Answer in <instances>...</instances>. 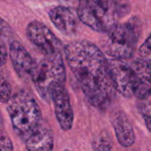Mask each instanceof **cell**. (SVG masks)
Segmentation results:
<instances>
[{
    "mask_svg": "<svg viewBox=\"0 0 151 151\" xmlns=\"http://www.w3.org/2000/svg\"><path fill=\"white\" fill-rule=\"evenodd\" d=\"M65 54L70 69L88 101L98 109H105L115 96L109 61L102 50L88 41L67 44Z\"/></svg>",
    "mask_w": 151,
    "mask_h": 151,
    "instance_id": "obj_1",
    "label": "cell"
},
{
    "mask_svg": "<svg viewBox=\"0 0 151 151\" xmlns=\"http://www.w3.org/2000/svg\"><path fill=\"white\" fill-rule=\"evenodd\" d=\"M127 11L128 6L120 2L84 0L79 2L76 12L86 26L105 34L118 24V19Z\"/></svg>",
    "mask_w": 151,
    "mask_h": 151,
    "instance_id": "obj_2",
    "label": "cell"
},
{
    "mask_svg": "<svg viewBox=\"0 0 151 151\" xmlns=\"http://www.w3.org/2000/svg\"><path fill=\"white\" fill-rule=\"evenodd\" d=\"M7 111L13 130L24 140L42 124V111L37 102L25 91L12 96Z\"/></svg>",
    "mask_w": 151,
    "mask_h": 151,
    "instance_id": "obj_3",
    "label": "cell"
},
{
    "mask_svg": "<svg viewBox=\"0 0 151 151\" xmlns=\"http://www.w3.org/2000/svg\"><path fill=\"white\" fill-rule=\"evenodd\" d=\"M31 79L42 98L51 101L53 92L64 87L66 80V71L62 53L45 56L35 63Z\"/></svg>",
    "mask_w": 151,
    "mask_h": 151,
    "instance_id": "obj_4",
    "label": "cell"
},
{
    "mask_svg": "<svg viewBox=\"0 0 151 151\" xmlns=\"http://www.w3.org/2000/svg\"><path fill=\"white\" fill-rule=\"evenodd\" d=\"M140 33L141 22L136 17L126 23H118L105 33L103 48L114 59L127 60L135 52Z\"/></svg>",
    "mask_w": 151,
    "mask_h": 151,
    "instance_id": "obj_5",
    "label": "cell"
},
{
    "mask_svg": "<svg viewBox=\"0 0 151 151\" xmlns=\"http://www.w3.org/2000/svg\"><path fill=\"white\" fill-rule=\"evenodd\" d=\"M27 38L39 49L45 56L61 53L63 46L61 41L53 32L40 21L33 20L27 27Z\"/></svg>",
    "mask_w": 151,
    "mask_h": 151,
    "instance_id": "obj_6",
    "label": "cell"
},
{
    "mask_svg": "<svg viewBox=\"0 0 151 151\" xmlns=\"http://www.w3.org/2000/svg\"><path fill=\"white\" fill-rule=\"evenodd\" d=\"M109 67L115 90L124 97L134 96V70L131 61L113 58L109 61Z\"/></svg>",
    "mask_w": 151,
    "mask_h": 151,
    "instance_id": "obj_7",
    "label": "cell"
},
{
    "mask_svg": "<svg viewBox=\"0 0 151 151\" xmlns=\"http://www.w3.org/2000/svg\"><path fill=\"white\" fill-rule=\"evenodd\" d=\"M54 104L55 115L58 125L64 131H69L73 124V110L71 104L70 96L65 86L57 88L51 96Z\"/></svg>",
    "mask_w": 151,
    "mask_h": 151,
    "instance_id": "obj_8",
    "label": "cell"
},
{
    "mask_svg": "<svg viewBox=\"0 0 151 151\" xmlns=\"http://www.w3.org/2000/svg\"><path fill=\"white\" fill-rule=\"evenodd\" d=\"M134 70V96L139 101L151 95V65L139 58L131 61Z\"/></svg>",
    "mask_w": 151,
    "mask_h": 151,
    "instance_id": "obj_9",
    "label": "cell"
},
{
    "mask_svg": "<svg viewBox=\"0 0 151 151\" xmlns=\"http://www.w3.org/2000/svg\"><path fill=\"white\" fill-rule=\"evenodd\" d=\"M9 55L17 74L26 79L32 76L35 62L26 48L18 41H12L9 47Z\"/></svg>",
    "mask_w": 151,
    "mask_h": 151,
    "instance_id": "obj_10",
    "label": "cell"
},
{
    "mask_svg": "<svg viewBox=\"0 0 151 151\" xmlns=\"http://www.w3.org/2000/svg\"><path fill=\"white\" fill-rule=\"evenodd\" d=\"M53 25L63 34H73L78 27L79 18L77 12L68 6H56L49 13Z\"/></svg>",
    "mask_w": 151,
    "mask_h": 151,
    "instance_id": "obj_11",
    "label": "cell"
},
{
    "mask_svg": "<svg viewBox=\"0 0 151 151\" xmlns=\"http://www.w3.org/2000/svg\"><path fill=\"white\" fill-rule=\"evenodd\" d=\"M27 151H53L54 139L51 131L42 124L26 139Z\"/></svg>",
    "mask_w": 151,
    "mask_h": 151,
    "instance_id": "obj_12",
    "label": "cell"
},
{
    "mask_svg": "<svg viewBox=\"0 0 151 151\" xmlns=\"http://www.w3.org/2000/svg\"><path fill=\"white\" fill-rule=\"evenodd\" d=\"M111 123L120 145L126 148L131 147L134 143L135 136L132 125L126 113L123 111L115 112Z\"/></svg>",
    "mask_w": 151,
    "mask_h": 151,
    "instance_id": "obj_13",
    "label": "cell"
},
{
    "mask_svg": "<svg viewBox=\"0 0 151 151\" xmlns=\"http://www.w3.org/2000/svg\"><path fill=\"white\" fill-rule=\"evenodd\" d=\"M92 147L95 151H110L111 149V142L106 133H101L94 138Z\"/></svg>",
    "mask_w": 151,
    "mask_h": 151,
    "instance_id": "obj_14",
    "label": "cell"
},
{
    "mask_svg": "<svg viewBox=\"0 0 151 151\" xmlns=\"http://www.w3.org/2000/svg\"><path fill=\"white\" fill-rule=\"evenodd\" d=\"M12 96V95L11 84L4 78V76L0 73V103L8 104Z\"/></svg>",
    "mask_w": 151,
    "mask_h": 151,
    "instance_id": "obj_15",
    "label": "cell"
},
{
    "mask_svg": "<svg viewBox=\"0 0 151 151\" xmlns=\"http://www.w3.org/2000/svg\"><path fill=\"white\" fill-rule=\"evenodd\" d=\"M141 59L151 65V35L145 40L139 49Z\"/></svg>",
    "mask_w": 151,
    "mask_h": 151,
    "instance_id": "obj_16",
    "label": "cell"
},
{
    "mask_svg": "<svg viewBox=\"0 0 151 151\" xmlns=\"http://www.w3.org/2000/svg\"><path fill=\"white\" fill-rule=\"evenodd\" d=\"M138 109L144 117V119H151V95L145 100L139 101Z\"/></svg>",
    "mask_w": 151,
    "mask_h": 151,
    "instance_id": "obj_17",
    "label": "cell"
},
{
    "mask_svg": "<svg viewBox=\"0 0 151 151\" xmlns=\"http://www.w3.org/2000/svg\"><path fill=\"white\" fill-rule=\"evenodd\" d=\"M12 35V27L10 25L0 17V42H4L9 40Z\"/></svg>",
    "mask_w": 151,
    "mask_h": 151,
    "instance_id": "obj_18",
    "label": "cell"
},
{
    "mask_svg": "<svg viewBox=\"0 0 151 151\" xmlns=\"http://www.w3.org/2000/svg\"><path fill=\"white\" fill-rule=\"evenodd\" d=\"M0 151H14V148L11 139L5 135L0 134Z\"/></svg>",
    "mask_w": 151,
    "mask_h": 151,
    "instance_id": "obj_19",
    "label": "cell"
},
{
    "mask_svg": "<svg viewBox=\"0 0 151 151\" xmlns=\"http://www.w3.org/2000/svg\"><path fill=\"white\" fill-rule=\"evenodd\" d=\"M8 58V51L6 43L4 42H0V66L4 65L7 61Z\"/></svg>",
    "mask_w": 151,
    "mask_h": 151,
    "instance_id": "obj_20",
    "label": "cell"
},
{
    "mask_svg": "<svg viewBox=\"0 0 151 151\" xmlns=\"http://www.w3.org/2000/svg\"><path fill=\"white\" fill-rule=\"evenodd\" d=\"M145 122H146V125H147L148 129L150 130V132L151 133V119H145Z\"/></svg>",
    "mask_w": 151,
    "mask_h": 151,
    "instance_id": "obj_21",
    "label": "cell"
},
{
    "mask_svg": "<svg viewBox=\"0 0 151 151\" xmlns=\"http://www.w3.org/2000/svg\"><path fill=\"white\" fill-rule=\"evenodd\" d=\"M64 151H72V150H64Z\"/></svg>",
    "mask_w": 151,
    "mask_h": 151,
    "instance_id": "obj_22",
    "label": "cell"
}]
</instances>
